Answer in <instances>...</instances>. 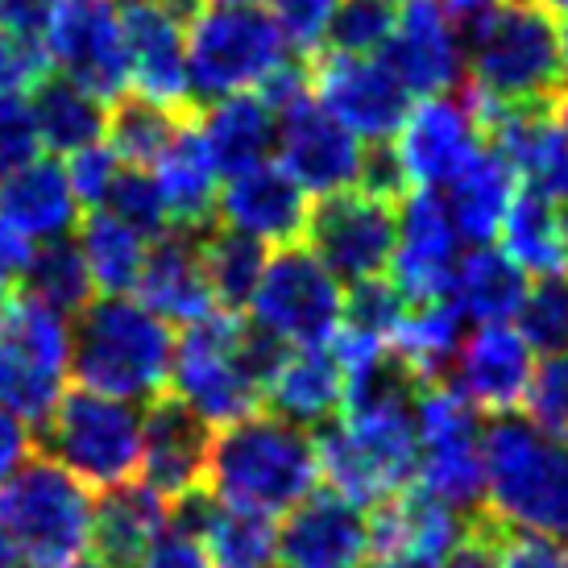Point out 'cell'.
I'll return each mask as SVG.
<instances>
[{"label": "cell", "instance_id": "cell-40", "mask_svg": "<svg viewBox=\"0 0 568 568\" xmlns=\"http://www.w3.org/2000/svg\"><path fill=\"white\" fill-rule=\"evenodd\" d=\"M410 312V300L403 295V286L395 278H362V283H348L345 291V320H341V332L345 336H357V341H369V345H386L395 348V336L403 328V320Z\"/></svg>", "mask_w": 568, "mask_h": 568}, {"label": "cell", "instance_id": "cell-12", "mask_svg": "<svg viewBox=\"0 0 568 568\" xmlns=\"http://www.w3.org/2000/svg\"><path fill=\"white\" fill-rule=\"evenodd\" d=\"M303 241L341 283L378 278L395 262L398 204L365 187L324 195L312 204V221H307Z\"/></svg>", "mask_w": 568, "mask_h": 568}, {"label": "cell", "instance_id": "cell-11", "mask_svg": "<svg viewBox=\"0 0 568 568\" xmlns=\"http://www.w3.org/2000/svg\"><path fill=\"white\" fill-rule=\"evenodd\" d=\"M419 486L436 498L457 506L465 515H477L489 506L486 481V427L481 410L448 382H432L419 395Z\"/></svg>", "mask_w": 568, "mask_h": 568}, {"label": "cell", "instance_id": "cell-31", "mask_svg": "<svg viewBox=\"0 0 568 568\" xmlns=\"http://www.w3.org/2000/svg\"><path fill=\"white\" fill-rule=\"evenodd\" d=\"M154 179H159L162 204H166V216H171V229H187V233H204L212 216H216V204H221V171L207 154V142L200 125H183V133L166 145L154 166Z\"/></svg>", "mask_w": 568, "mask_h": 568}, {"label": "cell", "instance_id": "cell-26", "mask_svg": "<svg viewBox=\"0 0 568 568\" xmlns=\"http://www.w3.org/2000/svg\"><path fill=\"white\" fill-rule=\"evenodd\" d=\"M348 374L336 345H303L286 348L283 362L274 365L266 386V407L291 424L312 427L336 419L345 410Z\"/></svg>", "mask_w": 568, "mask_h": 568}, {"label": "cell", "instance_id": "cell-19", "mask_svg": "<svg viewBox=\"0 0 568 568\" xmlns=\"http://www.w3.org/2000/svg\"><path fill=\"white\" fill-rule=\"evenodd\" d=\"M382 59L395 67L415 100L457 92L465 80V33L444 0H403L398 30Z\"/></svg>", "mask_w": 568, "mask_h": 568}, {"label": "cell", "instance_id": "cell-13", "mask_svg": "<svg viewBox=\"0 0 568 568\" xmlns=\"http://www.w3.org/2000/svg\"><path fill=\"white\" fill-rule=\"evenodd\" d=\"M312 92L324 109L353 129L365 145L395 142L407 125L415 95L382 54H341L328 50L312 71Z\"/></svg>", "mask_w": 568, "mask_h": 568}, {"label": "cell", "instance_id": "cell-10", "mask_svg": "<svg viewBox=\"0 0 568 568\" xmlns=\"http://www.w3.org/2000/svg\"><path fill=\"white\" fill-rule=\"evenodd\" d=\"M345 320V286L307 245H283L262 270L250 324L286 348L332 345Z\"/></svg>", "mask_w": 568, "mask_h": 568}, {"label": "cell", "instance_id": "cell-33", "mask_svg": "<svg viewBox=\"0 0 568 568\" xmlns=\"http://www.w3.org/2000/svg\"><path fill=\"white\" fill-rule=\"evenodd\" d=\"M30 104L33 116H38L42 145H47L50 154H67L71 159V154H80V150L109 138V112H104L109 100L92 95L75 80H67V75H59V80L47 75L30 92Z\"/></svg>", "mask_w": 568, "mask_h": 568}, {"label": "cell", "instance_id": "cell-34", "mask_svg": "<svg viewBox=\"0 0 568 568\" xmlns=\"http://www.w3.org/2000/svg\"><path fill=\"white\" fill-rule=\"evenodd\" d=\"M465 324L469 316L457 307L453 295L427 303H410L407 320L395 336V353L432 386V382H448L453 365H457L460 348H465Z\"/></svg>", "mask_w": 568, "mask_h": 568}, {"label": "cell", "instance_id": "cell-48", "mask_svg": "<svg viewBox=\"0 0 568 568\" xmlns=\"http://www.w3.org/2000/svg\"><path fill=\"white\" fill-rule=\"evenodd\" d=\"M503 536H506V523L486 506L481 515H474V523H469L465 539H460L453 552L444 556L440 568H498V556H503Z\"/></svg>", "mask_w": 568, "mask_h": 568}, {"label": "cell", "instance_id": "cell-24", "mask_svg": "<svg viewBox=\"0 0 568 568\" xmlns=\"http://www.w3.org/2000/svg\"><path fill=\"white\" fill-rule=\"evenodd\" d=\"M138 300H142L150 312H159L166 324H179V328H187L195 320L221 312L204 274L200 233L171 229V233H162V237L150 241L142 283H138Z\"/></svg>", "mask_w": 568, "mask_h": 568}, {"label": "cell", "instance_id": "cell-52", "mask_svg": "<svg viewBox=\"0 0 568 568\" xmlns=\"http://www.w3.org/2000/svg\"><path fill=\"white\" fill-rule=\"evenodd\" d=\"M33 457V424L0 403V486Z\"/></svg>", "mask_w": 568, "mask_h": 568}, {"label": "cell", "instance_id": "cell-51", "mask_svg": "<svg viewBox=\"0 0 568 568\" xmlns=\"http://www.w3.org/2000/svg\"><path fill=\"white\" fill-rule=\"evenodd\" d=\"M59 0H0V30L21 42H47V26Z\"/></svg>", "mask_w": 568, "mask_h": 568}, {"label": "cell", "instance_id": "cell-47", "mask_svg": "<svg viewBox=\"0 0 568 568\" xmlns=\"http://www.w3.org/2000/svg\"><path fill=\"white\" fill-rule=\"evenodd\" d=\"M341 0H270V13L278 17L283 33L295 50H320L328 38V21Z\"/></svg>", "mask_w": 568, "mask_h": 568}, {"label": "cell", "instance_id": "cell-32", "mask_svg": "<svg viewBox=\"0 0 568 568\" xmlns=\"http://www.w3.org/2000/svg\"><path fill=\"white\" fill-rule=\"evenodd\" d=\"M531 291V274L498 245H469L453 274V300L469 324H510Z\"/></svg>", "mask_w": 568, "mask_h": 568}, {"label": "cell", "instance_id": "cell-21", "mask_svg": "<svg viewBox=\"0 0 568 568\" xmlns=\"http://www.w3.org/2000/svg\"><path fill=\"white\" fill-rule=\"evenodd\" d=\"M536 348L527 336L510 324H477V332L465 341L457 365L448 374V386H457L477 410L506 415L527 403L536 382Z\"/></svg>", "mask_w": 568, "mask_h": 568}, {"label": "cell", "instance_id": "cell-3", "mask_svg": "<svg viewBox=\"0 0 568 568\" xmlns=\"http://www.w3.org/2000/svg\"><path fill=\"white\" fill-rule=\"evenodd\" d=\"M286 345L253 324H241L237 312H212L195 320L174 341L171 395H179L212 427L237 424L266 407V386Z\"/></svg>", "mask_w": 568, "mask_h": 568}, {"label": "cell", "instance_id": "cell-50", "mask_svg": "<svg viewBox=\"0 0 568 568\" xmlns=\"http://www.w3.org/2000/svg\"><path fill=\"white\" fill-rule=\"evenodd\" d=\"M498 568H568V548L552 536L506 527Z\"/></svg>", "mask_w": 568, "mask_h": 568}, {"label": "cell", "instance_id": "cell-2", "mask_svg": "<svg viewBox=\"0 0 568 568\" xmlns=\"http://www.w3.org/2000/svg\"><path fill=\"white\" fill-rule=\"evenodd\" d=\"M316 432L291 424L270 407L216 427L212 436L204 489L224 506L283 519L291 506H300L316 489Z\"/></svg>", "mask_w": 568, "mask_h": 568}, {"label": "cell", "instance_id": "cell-58", "mask_svg": "<svg viewBox=\"0 0 568 568\" xmlns=\"http://www.w3.org/2000/svg\"><path fill=\"white\" fill-rule=\"evenodd\" d=\"M560 33H565V54H568V13H560Z\"/></svg>", "mask_w": 568, "mask_h": 568}, {"label": "cell", "instance_id": "cell-57", "mask_svg": "<svg viewBox=\"0 0 568 568\" xmlns=\"http://www.w3.org/2000/svg\"><path fill=\"white\" fill-rule=\"evenodd\" d=\"M71 568H112L109 560H104V556H95V552H88V556H80V560H75V565Z\"/></svg>", "mask_w": 568, "mask_h": 568}, {"label": "cell", "instance_id": "cell-55", "mask_svg": "<svg viewBox=\"0 0 568 568\" xmlns=\"http://www.w3.org/2000/svg\"><path fill=\"white\" fill-rule=\"evenodd\" d=\"M552 116H556V125L565 129V138H568V83L556 92V100H552Z\"/></svg>", "mask_w": 568, "mask_h": 568}, {"label": "cell", "instance_id": "cell-43", "mask_svg": "<svg viewBox=\"0 0 568 568\" xmlns=\"http://www.w3.org/2000/svg\"><path fill=\"white\" fill-rule=\"evenodd\" d=\"M104 207L116 212L121 221H129L133 229H142L150 241L162 237V233H171V216H166L159 179H154L150 166H129L125 162V171L116 174V183H112Z\"/></svg>", "mask_w": 568, "mask_h": 568}, {"label": "cell", "instance_id": "cell-46", "mask_svg": "<svg viewBox=\"0 0 568 568\" xmlns=\"http://www.w3.org/2000/svg\"><path fill=\"white\" fill-rule=\"evenodd\" d=\"M121 171H125L121 154L104 142L88 145V150L67 159V174H71V183H75V195H80V204H88V207H104V200H109V191Z\"/></svg>", "mask_w": 568, "mask_h": 568}, {"label": "cell", "instance_id": "cell-60", "mask_svg": "<svg viewBox=\"0 0 568 568\" xmlns=\"http://www.w3.org/2000/svg\"><path fill=\"white\" fill-rule=\"evenodd\" d=\"M212 4H257V0H212Z\"/></svg>", "mask_w": 568, "mask_h": 568}, {"label": "cell", "instance_id": "cell-36", "mask_svg": "<svg viewBox=\"0 0 568 568\" xmlns=\"http://www.w3.org/2000/svg\"><path fill=\"white\" fill-rule=\"evenodd\" d=\"M503 250L519 262L531 278L568 270V224L565 204H556L539 191L519 187L510 216L503 224Z\"/></svg>", "mask_w": 568, "mask_h": 568}, {"label": "cell", "instance_id": "cell-41", "mask_svg": "<svg viewBox=\"0 0 568 568\" xmlns=\"http://www.w3.org/2000/svg\"><path fill=\"white\" fill-rule=\"evenodd\" d=\"M398 0H341L328 21L324 47L341 54H382L398 30Z\"/></svg>", "mask_w": 568, "mask_h": 568}, {"label": "cell", "instance_id": "cell-45", "mask_svg": "<svg viewBox=\"0 0 568 568\" xmlns=\"http://www.w3.org/2000/svg\"><path fill=\"white\" fill-rule=\"evenodd\" d=\"M527 410L548 436L568 444V353H552L539 362Z\"/></svg>", "mask_w": 568, "mask_h": 568}, {"label": "cell", "instance_id": "cell-15", "mask_svg": "<svg viewBox=\"0 0 568 568\" xmlns=\"http://www.w3.org/2000/svg\"><path fill=\"white\" fill-rule=\"evenodd\" d=\"M369 145L345 129L307 88L278 109V162L312 200L362 187Z\"/></svg>", "mask_w": 568, "mask_h": 568}, {"label": "cell", "instance_id": "cell-25", "mask_svg": "<svg viewBox=\"0 0 568 568\" xmlns=\"http://www.w3.org/2000/svg\"><path fill=\"white\" fill-rule=\"evenodd\" d=\"M481 515V510H477ZM374 548L378 556H427L444 560L457 548L474 515L436 498L427 486H407L374 506Z\"/></svg>", "mask_w": 568, "mask_h": 568}, {"label": "cell", "instance_id": "cell-7", "mask_svg": "<svg viewBox=\"0 0 568 568\" xmlns=\"http://www.w3.org/2000/svg\"><path fill=\"white\" fill-rule=\"evenodd\" d=\"M295 59L278 17L257 4H204L187 26L191 100L212 104L237 92H262L266 80Z\"/></svg>", "mask_w": 568, "mask_h": 568}, {"label": "cell", "instance_id": "cell-39", "mask_svg": "<svg viewBox=\"0 0 568 568\" xmlns=\"http://www.w3.org/2000/svg\"><path fill=\"white\" fill-rule=\"evenodd\" d=\"M26 291L38 295L42 303L59 307L67 316H80L83 307L92 303V270L83 262L80 241H42L33 245L30 270H26Z\"/></svg>", "mask_w": 568, "mask_h": 568}, {"label": "cell", "instance_id": "cell-53", "mask_svg": "<svg viewBox=\"0 0 568 568\" xmlns=\"http://www.w3.org/2000/svg\"><path fill=\"white\" fill-rule=\"evenodd\" d=\"M30 257H33V241L21 237L13 224L0 221V307L13 300L17 283H26Z\"/></svg>", "mask_w": 568, "mask_h": 568}, {"label": "cell", "instance_id": "cell-6", "mask_svg": "<svg viewBox=\"0 0 568 568\" xmlns=\"http://www.w3.org/2000/svg\"><path fill=\"white\" fill-rule=\"evenodd\" d=\"M95 498L59 460L30 457L0 486V544L33 568H71L92 552Z\"/></svg>", "mask_w": 568, "mask_h": 568}, {"label": "cell", "instance_id": "cell-27", "mask_svg": "<svg viewBox=\"0 0 568 568\" xmlns=\"http://www.w3.org/2000/svg\"><path fill=\"white\" fill-rule=\"evenodd\" d=\"M440 195L465 245H494V237H503L510 204L519 195V174L503 150L486 138L474 159L444 183Z\"/></svg>", "mask_w": 568, "mask_h": 568}, {"label": "cell", "instance_id": "cell-37", "mask_svg": "<svg viewBox=\"0 0 568 568\" xmlns=\"http://www.w3.org/2000/svg\"><path fill=\"white\" fill-rule=\"evenodd\" d=\"M200 253H204V274L212 295H216V307L221 312L250 307L253 291L262 283V270L270 262L266 245L221 224V229H204L200 233Z\"/></svg>", "mask_w": 568, "mask_h": 568}, {"label": "cell", "instance_id": "cell-16", "mask_svg": "<svg viewBox=\"0 0 568 568\" xmlns=\"http://www.w3.org/2000/svg\"><path fill=\"white\" fill-rule=\"evenodd\" d=\"M374 548V519L336 489H312L278 523V568H365Z\"/></svg>", "mask_w": 568, "mask_h": 568}, {"label": "cell", "instance_id": "cell-42", "mask_svg": "<svg viewBox=\"0 0 568 568\" xmlns=\"http://www.w3.org/2000/svg\"><path fill=\"white\" fill-rule=\"evenodd\" d=\"M515 328L527 336V345L536 348L539 357L568 353V270L531 278Z\"/></svg>", "mask_w": 568, "mask_h": 568}, {"label": "cell", "instance_id": "cell-5", "mask_svg": "<svg viewBox=\"0 0 568 568\" xmlns=\"http://www.w3.org/2000/svg\"><path fill=\"white\" fill-rule=\"evenodd\" d=\"M489 510L519 531L552 536L568 548V444L531 415H494L486 424Z\"/></svg>", "mask_w": 568, "mask_h": 568}, {"label": "cell", "instance_id": "cell-23", "mask_svg": "<svg viewBox=\"0 0 568 568\" xmlns=\"http://www.w3.org/2000/svg\"><path fill=\"white\" fill-rule=\"evenodd\" d=\"M129 42V83L171 109L191 104L187 80V26L159 0H121Z\"/></svg>", "mask_w": 568, "mask_h": 568}, {"label": "cell", "instance_id": "cell-59", "mask_svg": "<svg viewBox=\"0 0 568 568\" xmlns=\"http://www.w3.org/2000/svg\"><path fill=\"white\" fill-rule=\"evenodd\" d=\"M548 4H552L556 13H568V0H548Z\"/></svg>", "mask_w": 568, "mask_h": 568}, {"label": "cell", "instance_id": "cell-18", "mask_svg": "<svg viewBox=\"0 0 568 568\" xmlns=\"http://www.w3.org/2000/svg\"><path fill=\"white\" fill-rule=\"evenodd\" d=\"M460 233L436 187H410L398 200V245L390 278L410 303L444 300L460 262Z\"/></svg>", "mask_w": 568, "mask_h": 568}, {"label": "cell", "instance_id": "cell-9", "mask_svg": "<svg viewBox=\"0 0 568 568\" xmlns=\"http://www.w3.org/2000/svg\"><path fill=\"white\" fill-rule=\"evenodd\" d=\"M145 410L100 390H71L42 424V448L88 489H112L142 474Z\"/></svg>", "mask_w": 568, "mask_h": 568}, {"label": "cell", "instance_id": "cell-28", "mask_svg": "<svg viewBox=\"0 0 568 568\" xmlns=\"http://www.w3.org/2000/svg\"><path fill=\"white\" fill-rule=\"evenodd\" d=\"M0 221L13 224L33 245L67 237L80 224V195L63 162L33 159L0 179Z\"/></svg>", "mask_w": 568, "mask_h": 568}, {"label": "cell", "instance_id": "cell-54", "mask_svg": "<svg viewBox=\"0 0 568 568\" xmlns=\"http://www.w3.org/2000/svg\"><path fill=\"white\" fill-rule=\"evenodd\" d=\"M378 568H440V560H427V556H382Z\"/></svg>", "mask_w": 568, "mask_h": 568}, {"label": "cell", "instance_id": "cell-35", "mask_svg": "<svg viewBox=\"0 0 568 568\" xmlns=\"http://www.w3.org/2000/svg\"><path fill=\"white\" fill-rule=\"evenodd\" d=\"M80 250L100 295H129L142 283L150 237L109 207H92L80 221Z\"/></svg>", "mask_w": 568, "mask_h": 568}, {"label": "cell", "instance_id": "cell-20", "mask_svg": "<svg viewBox=\"0 0 568 568\" xmlns=\"http://www.w3.org/2000/svg\"><path fill=\"white\" fill-rule=\"evenodd\" d=\"M221 224L237 229L262 245H295L312 221V195L291 179L283 162H257L233 174L216 204Z\"/></svg>", "mask_w": 568, "mask_h": 568}, {"label": "cell", "instance_id": "cell-4", "mask_svg": "<svg viewBox=\"0 0 568 568\" xmlns=\"http://www.w3.org/2000/svg\"><path fill=\"white\" fill-rule=\"evenodd\" d=\"M171 324L129 295H100L75 316V378L88 390L154 403L174 369Z\"/></svg>", "mask_w": 568, "mask_h": 568}, {"label": "cell", "instance_id": "cell-22", "mask_svg": "<svg viewBox=\"0 0 568 568\" xmlns=\"http://www.w3.org/2000/svg\"><path fill=\"white\" fill-rule=\"evenodd\" d=\"M212 457V424L200 419L179 395H159L145 407L142 440V481L159 489L162 498H187L207 481Z\"/></svg>", "mask_w": 568, "mask_h": 568}, {"label": "cell", "instance_id": "cell-38", "mask_svg": "<svg viewBox=\"0 0 568 568\" xmlns=\"http://www.w3.org/2000/svg\"><path fill=\"white\" fill-rule=\"evenodd\" d=\"M187 121V109L159 104L142 92L121 95L116 109L109 112V145L129 166H154L166 154V145L183 133Z\"/></svg>", "mask_w": 568, "mask_h": 568}, {"label": "cell", "instance_id": "cell-17", "mask_svg": "<svg viewBox=\"0 0 568 568\" xmlns=\"http://www.w3.org/2000/svg\"><path fill=\"white\" fill-rule=\"evenodd\" d=\"M481 145H486V125H481V104L474 92H444L419 100L395 138L410 187L436 191L474 159Z\"/></svg>", "mask_w": 568, "mask_h": 568}, {"label": "cell", "instance_id": "cell-56", "mask_svg": "<svg viewBox=\"0 0 568 568\" xmlns=\"http://www.w3.org/2000/svg\"><path fill=\"white\" fill-rule=\"evenodd\" d=\"M0 568H33V565H26L21 556H13L9 548H4V544H0Z\"/></svg>", "mask_w": 568, "mask_h": 568}, {"label": "cell", "instance_id": "cell-29", "mask_svg": "<svg viewBox=\"0 0 568 568\" xmlns=\"http://www.w3.org/2000/svg\"><path fill=\"white\" fill-rule=\"evenodd\" d=\"M171 527V498H162L150 481L100 489L95 498L92 548L112 568H138L145 548Z\"/></svg>", "mask_w": 568, "mask_h": 568}, {"label": "cell", "instance_id": "cell-44", "mask_svg": "<svg viewBox=\"0 0 568 568\" xmlns=\"http://www.w3.org/2000/svg\"><path fill=\"white\" fill-rule=\"evenodd\" d=\"M42 150L30 92H0V179L42 159Z\"/></svg>", "mask_w": 568, "mask_h": 568}, {"label": "cell", "instance_id": "cell-1", "mask_svg": "<svg viewBox=\"0 0 568 568\" xmlns=\"http://www.w3.org/2000/svg\"><path fill=\"white\" fill-rule=\"evenodd\" d=\"M465 75L481 104H552L568 83L560 13L548 0H498L460 21Z\"/></svg>", "mask_w": 568, "mask_h": 568}, {"label": "cell", "instance_id": "cell-30", "mask_svg": "<svg viewBox=\"0 0 568 568\" xmlns=\"http://www.w3.org/2000/svg\"><path fill=\"white\" fill-rule=\"evenodd\" d=\"M207 154L224 179L250 171L278 154V109L262 92H237L212 100L200 121Z\"/></svg>", "mask_w": 568, "mask_h": 568}, {"label": "cell", "instance_id": "cell-49", "mask_svg": "<svg viewBox=\"0 0 568 568\" xmlns=\"http://www.w3.org/2000/svg\"><path fill=\"white\" fill-rule=\"evenodd\" d=\"M138 568H216V565H212V552H207L204 536H195L183 523L171 519V527L145 548Z\"/></svg>", "mask_w": 568, "mask_h": 568}, {"label": "cell", "instance_id": "cell-8", "mask_svg": "<svg viewBox=\"0 0 568 568\" xmlns=\"http://www.w3.org/2000/svg\"><path fill=\"white\" fill-rule=\"evenodd\" d=\"M75 374L71 316L21 291L0 307V403L42 427Z\"/></svg>", "mask_w": 568, "mask_h": 568}, {"label": "cell", "instance_id": "cell-14", "mask_svg": "<svg viewBox=\"0 0 568 568\" xmlns=\"http://www.w3.org/2000/svg\"><path fill=\"white\" fill-rule=\"evenodd\" d=\"M50 63L100 100L129 92V42L121 0H59L47 26Z\"/></svg>", "mask_w": 568, "mask_h": 568}]
</instances>
